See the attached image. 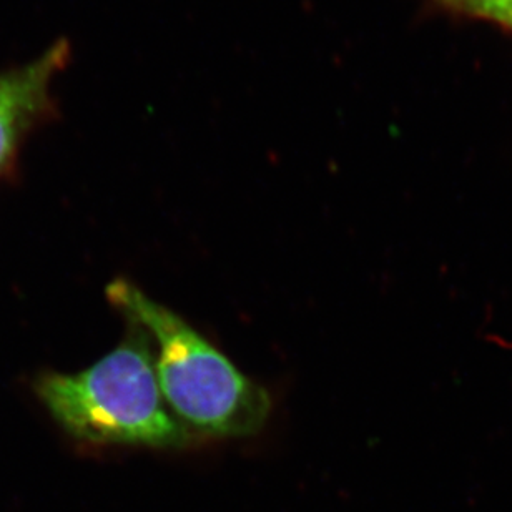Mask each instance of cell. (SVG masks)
<instances>
[{
  "label": "cell",
  "mask_w": 512,
  "mask_h": 512,
  "mask_svg": "<svg viewBox=\"0 0 512 512\" xmlns=\"http://www.w3.org/2000/svg\"><path fill=\"white\" fill-rule=\"evenodd\" d=\"M468 14L493 20L512 32V0H441Z\"/></svg>",
  "instance_id": "obj_4"
},
{
  "label": "cell",
  "mask_w": 512,
  "mask_h": 512,
  "mask_svg": "<svg viewBox=\"0 0 512 512\" xmlns=\"http://www.w3.org/2000/svg\"><path fill=\"white\" fill-rule=\"evenodd\" d=\"M69 59V42L59 40L30 62L0 69V177L30 133L54 119L52 87Z\"/></svg>",
  "instance_id": "obj_3"
},
{
  "label": "cell",
  "mask_w": 512,
  "mask_h": 512,
  "mask_svg": "<svg viewBox=\"0 0 512 512\" xmlns=\"http://www.w3.org/2000/svg\"><path fill=\"white\" fill-rule=\"evenodd\" d=\"M35 393L62 429L84 443L178 449L197 441L168 408L150 341L135 326L89 368L40 376Z\"/></svg>",
  "instance_id": "obj_2"
},
{
  "label": "cell",
  "mask_w": 512,
  "mask_h": 512,
  "mask_svg": "<svg viewBox=\"0 0 512 512\" xmlns=\"http://www.w3.org/2000/svg\"><path fill=\"white\" fill-rule=\"evenodd\" d=\"M107 298L147 336L163 398L195 438H248L265 428L270 393L187 320L125 278L110 283Z\"/></svg>",
  "instance_id": "obj_1"
}]
</instances>
